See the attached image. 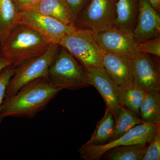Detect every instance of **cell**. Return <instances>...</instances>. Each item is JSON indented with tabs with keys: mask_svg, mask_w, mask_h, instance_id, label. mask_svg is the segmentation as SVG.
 <instances>
[{
	"mask_svg": "<svg viewBox=\"0 0 160 160\" xmlns=\"http://www.w3.org/2000/svg\"><path fill=\"white\" fill-rule=\"evenodd\" d=\"M150 5L158 12L160 11V0H148Z\"/></svg>",
	"mask_w": 160,
	"mask_h": 160,
	"instance_id": "cell-28",
	"label": "cell"
},
{
	"mask_svg": "<svg viewBox=\"0 0 160 160\" xmlns=\"http://www.w3.org/2000/svg\"><path fill=\"white\" fill-rule=\"evenodd\" d=\"M131 58L134 82L146 91L160 89L159 69L149 55L137 52Z\"/></svg>",
	"mask_w": 160,
	"mask_h": 160,
	"instance_id": "cell-11",
	"label": "cell"
},
{
	"mask_svg": "<svg viewBox=\"0 0 160 160\" xmlns=\"http://www.w3.org/2000/svg\"><path fill=\"white\" fill-rule=\"evenodd\" d=\"M138 9V0H116L112 27L133 32Z\"/></svg>",
	"mask_w": 160,
	"mask_h": 160,
	"instance_id": "cell-14",
	"label": "cell"
},
{
	"mask_svg": "<svg viewBox=\"0 0 160 160\" xmlns=\"http://www.w3.org/2000/svg\"><path fill=\"white\" fill-rule=\"evenodd\" d=\"M118 92L121 105L137 115L139 114L140 105L147 91L133 82L131 85L126 88L118 87Z\"/></svg>",
	"mask_w": 160,
	"mask_h": 160,
	"instance_id": "cell-20",
	"label": "cell"
},
{
	"mask_svg": "<svg viewBox=\"0 0 160 160\" xmlns=\"http://www.w3.org/2000/svg\"><path fill=\"white\" fill-rule=\"evenodd\" d=\"M116 0H88L78 15L74 26L97 33L110 29L114 20Z\"/></svg>",
	"mask_w": 160,
	"mask_h": 160,
	"instance_id": "cell-7",
	"label": "cell"
},
{
	"mask_svg": "<svg viewBox=\"0 0 160 160\" xmlns=\"http://www.w3.org/2000/svg\"><path fill=\"white\" fill-rule=\"evenodd\" d=\"M142 123L136 114L122 106L117 118L115 121L114 131L110 141L120 137L134 126Z\"/></svg>",
	"mask_w": 160,
	"mask_h": 160,
	"instance_id": "cell-21",
	"label": "cell"
},
{
	"mask_svg": "<svg viewBox=\"0 0 160 160\" xmlns=\"http://www.w3.org/2000/svg\"><path fill=\"white\" fill-rule=\"evenodd\" d=\"M52 43L31 27L18 24L9 35L0 52L17 68L27 60L44 53Z\"/></svg>",
	"mask_w": 160,
	"mask_h": 160,
	"instance_id": "cell-2",
	"label": "cell"
},
{
	"mask_svg": "<svg viewBox=\"0 0 160 160\" xmlns=\"http://www.w3.org/2000/svg\"><path fill=\"white\" fill-rule=\"evenodd\" d=\"M93 34L103 51L131 58L137 52L132 32L112 27Z\"/></svg>",
	"mask_w": 160,
	"mask_h": 160,
	"instance_id": "cell-9",
	"label": "cell"
},
{
	"mask_svg": "<svg viewBox=\"0 0 160 160\" xmlns=\"http://www.w3.org/2000/svg\"><path fill=\"white\" fill-rule=\"evenodd\" d=\"M86 69L89 85L94 86L99 92L111 111L115 121L122 106L120 103L118 87L106 73L103 67H87Z\"/></svg>",
	"mask_w": 160,
	"mask_h": 160,
	"instance_id": "cell-10",
	"label": "cell"
},
{
	"mask_svg": "<svg viewBox=\"0 0 160 160\" xmlns=\"http://www.w3.org/2000/svg\"><path fill=\"white\" fill-rule=\"evenodd\" d=\"M160 129V124L142 123L137 125L120 137L101 145L83 144L79 148L81 158L85 160H98L109 149L122 146L148 143Z\"/></svg>",
	"mask_w": 160,
	"mask_h": 160,
	"instance_id": "cell-6",
	"label": "cell"
},
{
	"mask_svg": "<svg viewBox=\"0 0 160 160\" xmlns=\"http://www.w3.org/2000/svg\"><path fill=\"white\" fill-rule=\"evenodd\" d=\"M19 24L31 27L49 39L52 42L57 44L61 38L76 28L67 26L34 10L21 12Z\"/></svg>",
	"mask_w": 160,
	"mask_h": 160,
	"instance_id": "cell-8",
	"label": "cell"
},
{
	"mask_svg": "<svg viewBox=\"0 0 160 160\" xmlns=\"http://www.w3.org/2000/svg\"><path fill=\"white\" fill-rule=\"evenodd\" d=\"M21 11L12 0H0V47L19 24Z\"/></svg>",
	"mask_w": 160,
	"mask_h": 160,
	"instance_id": "cell-15",
	"label": "cell"
},
{
	"mask_svg": "<svg viewBox=\"0 0 160 160\" xmlns=\"http://www.w3.org/2000/svg\"><path fill=\"white\" fill-rule=\"evenodd\" d=\"M15 69V68L11 65L0 72V110L5 98L7 86L10 79L14 74ZM2 122V120L0 117V124Z\"/></svg>",
	"mask_w": 160,
	"mask_h": 160,
	"instance_id": "cell-24",
	"label": "cell"
},
{
	"mask_svg": "<svg viewBox=\"0 0 160 160\" xmlns=\"http://www.w3.org/2000/svg\"><path fill=\"white\" fill-rule=\"evenodd\" d=\"M160 160V129L148 143L146 153L142 160Z\"/></svg>",
	"mask_w": 160,
	"mask_h": 160,
	"instance_id": "cell-23",
	"label": "cell"
},
{
	"mask_svg": "<svg viewBox=\"0 0 160 160\" xmlns=\"http://www.w3.org/2000/svg\"><path fill=\"white\" fill-rule=\"evenodd\" d=\"M20 11H26L31 9L40 0H12Z\"/></svg>",
	"mask_w": 160,
	"mask_h": 160,
	"instance_id": "cell-26",
	"label": "cell"
},
{
	"mask_svg": "<svg viewBox=\"0 0 160 160\" xmlns=\"http://www.w3.org/2000/svg\"><path fill=\"white\" fill-rule=\"evenodd\" d=\"M115 119L111 111L106 107L104 117L98 122L86 145H101L111 139L114 131Z\"/></svg>",
	"mask_w": 160,
	"mask_h": 160,
	"instance_id": "cell-19",
	"label": "cell"
},
{
	"mask_svg": "<svg viewBox=\"0 0 160 160\" xmlns=\"http://www.w3.org/2000/svg\"><path fill=\"white\" fill-rule=\"evenodd\" d=\"M148 143L113 147L106 151L101 158L107 160H142Z\"/></svg>",
	"mask_w": 160,
	"mask_h": 160,
	"instance_id": "cell-18",
	"label": "cell"
},
{
	"mask_svg": "<svg viewBox=\"0 0 160 160\" xmlns=\"http://www.w3.org/2000/svg\"><path fill=\"white\" fill-rule=\"evenodd\" d=\"M136 50L137 52L160 56V37L153 38L143 42L137 43Z\"/></svg>",
	"mask_w": 160,
	"mask_h": 160,
	"instance_id": "cell-22",
	"label": "cell"
},
{
	"mask_svg": "<svg viewBox=\"0 0 160 160\" xmlns=\"http://www.w3.org/2000/svg\"><path fill=\"white\" fill-rule=\"evenodd\" d=\"M102 63L106 73L119 88H126L133 83L131 58L102 50Z\"/></svg>",
	"mask_w": 160,
	"mask_h": 160,
	"instance_id": "cell-13",
	"label": "cell"
},
{
	"mask_svg": "<svg viewBox=\"0 0 160 160\" xmlns=\"http://www.w3.org/2000/svg\"><path fill=\"white\" fill-rule=\"evenodd\" d=\"M59 47L57 43H51L42 54L27 60L16 68L7 86L4 99L13 95L23 86L33 80L47 78L49 66Z\"/></svg>",
	"mask_w": 160,
	"mask_h": 160,
	"instance_id": "cell-5",
	"label": "cell"
},
{
	"mask_svg": "<svg viewBox=\"0 0 160 160\" xmlns=\"http://www.w3.org/2000/svg\"><path fill=\"white\" fill-rule=\"evenodd\" d=\"M62 90L52 85L47 78L33 80L13 95L4 99L0 117L2 121L8 117L32 118L43 111Z\"/></svg>",
	"mask_w": 160,
	"mask_h": 160,
	"instance_id": "cell-1",
	"label": "cell"
},
{
	"mask_svg": "<svg viewBox=\"0 0 160 160\" xmlns=\"http://www.w3.org/2000/svg\"><path fill=\"white\" fill-rule=\"evenodd\" d=\"M11 65V61L0 52V72L6 67Z\"/></svg>",
	"mask_w": 160,
	"mask_h": 160,
	"instance_id": "cell-27",
	"label": "cell"
},
{
	"mask_svg": "<svg viewBox=\"0 0 160 160\" xmlns=\"http://www.w3.org/2000/svg\"><path fill=\"white\" fill-rule=\"evenodd\" d=\"M64 47L84 67H103L102 50L95 38L93 32L76 28L57 42Z\"/></svg>",
	"mask_w": 160,
	"mask_h": 160,
	"instance_id": "cell-4",
	"label": "cell"
},
{
	"mask_svg": "<svg viewBox=\"0 0 160 160\" xmlns=\"http://www.w3.org/2000/svg\"><path fill=\"white\" fill-rule=\"evenodd\" d=\"M29 10H35L67 26H75L71 12L64 0H40Z\"/></svg>",
	"mask_w": 160,
	"mask_h": 160,
	"instance_id": "cell-16",
	"label": "cell"
},
{
	"mask_svg": "<svg viewBox=\"0 0 160 160\" xmlns=\"http://www.w3.org/2000/svg\"><path fill=\"white\" fill-rule=\"evenodd\" d=\"M69 7L74 24L78 15L85 6L88 0H64Z\"/></svg>",
	"mask_w": 160,
	"mask_h": 160,
	"instance_id": "cell-25",
	"label": "cell"
},
{
	"mask_svg": "<svg viewBox=\"0 0 160 160\" xmlns=\"http://www.w3.org/2000/svg\"><path fill=\"white\" fill-rule=\"evenodd\" d=\"M138 12L133 38L136 43L143 42L160 36V17L148 0H138Z\"/></svg>",
	"mask_w": 160,
	"mask_h": 160,
	"instance_id": "cell-12",
	"label": "cell"
},
{
	"mask_svg": "<svg viewBox=\"0 0 160 160\" xmlns=\"http://www.w3.org/2000/svg\"><path fill=\"white\" fill-rule=\"evenodd\" d=\"M140 119L146 124H160V89L146 92L139 108Z\"/></svg>",
	"mask_w": 160,
	"mask_h": 160,
	"instance_id": "cell-17",
	"label": "cell"
},
{
	"mask_svg": "<svg viewBox=\"0 0 160 160\" xmlns=\"http://www.w3.org/2000/svg\"><path fill=\"white\" fill-rule=\"evenodd\" d=\"M47 78L52 85L62 90H76L90 86L86 69L60 46L49 66Z\"/></svg>",
	"mask_w": 160,
	"mask_h": 160,
	"instance_id": "cell-3",
	"label": "cell"
}]
</instances>
